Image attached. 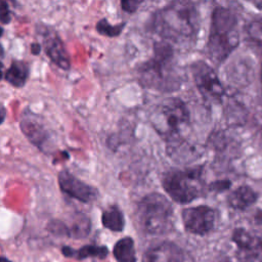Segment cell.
I'll list each match as a JSON object with an SVG mask.
<instances>
[{
	"instance_id": "obj_10",
	"label": "cell",
	"mask_w": 262,
	"mask_h": 262,
	"mask_svg": "<svg viewBox=\"0 0 262 262\" xmlns=\"http://www.w3.org/2000/svg\"><path fill=\"white\" fill-rule=\"evenodd\" d=\"M232 239L237 246L242 262H262V237L238 227L234 229Z\"/></svg>"
},
{
	"instance_id": "obj_6",
	"label": "cell",
	"mask_w": 262,
	"mask_h": 262,
	"mask_svg": "<svg viewBox=\"0 0 262 262\" xmlns=\"http://www.w3.org/2000/svg\"><path fill=\"white\" fill-rule=\"evenodd\" d=\"M137 217L141 228L149 234H163L173 225V206L160 192L144 195L137 207Z\"/></svg>"
},
{
	"instance_id": "obj_26",
	"label": "cell",
	"mask_w": 262,
	"mask_h": 262,
	"mask_svg": "<svg viewBox=\"0 0 262 262\" xmlns=\"http://www.w3.org/2000/svg\"><path fill=\"white\" fill-rule=\"evenodd\" d=\"M1 110H2V120H1V122H3L4 121V117H5V108H4V106H1Z\"/></svg>"
},
{
	"instance_id": "obj_16",
	"label": "cell",
	"mask_w": 262,
	"mask_h": 262,
	"mask_svg": "<svg viewBox=\"0 0 262 262\" xmlns=\"http://www.w3.org/2000/svg\"><path fill=\"white\" fill-rule=\"evenodd\" d=\"M101 222L105 228L112 231L120 232L124 229L125 225L124 214L118 206L113 205L103 211L101 216Z\"/></svg>"
},
{
	"instance_id": "obj_24",
	"label": "cell",
	"mask_w": 262,
	"mask_h": 262,
	"mask_svg": "<svg viewBox=\"0 0 262 262\" xmlns=\"http://www.w3.org/2000/svg\"><path fill=\"white\" fill-rule=\"evenodd\" d=\"M230 186V182L227 180H221V181H216L212 184H210V189L211 190H215V191H223L225 189H227Z\"/></svg>"
},
{
	"instance_id": "obj_27",
	"label": "cell",
	"mask_w": 262,
	"mask_h": 262,
	"mask_svg": "<svg viewBox=\"0 0 262 262\" xmlns=\"http://www.w3.org/2000/svg\"><path fill=\"white\" fill-rule=\"evenodd\" d=\"M1 262H11V261H9L8 259H6L5 257H2V258H1Z\"/></svg>"
},
{
	"instance_id": "obj_21",
	"label": "cell",
	"mask_w": 262,
	"mask_h": 262,
	"mask_svg": "<svg viewBox=\"0 0 262 262\" xmlns=\"http://www.w3.org/2000/svg\"><path fill=\"white\" fill-rule=\"evenodd\" d=\"M248 35L252 40L256 42H262V18L249 24Z\"/></svg>"
},
{
	"instance_id": "obj_11",
	"label": "cell",
	"mask_w": 262,
	"mask_h": 262,
	"mask_svg": "<svg viewBox=\"0 0 262 262\" xmlns=\"http://www.w3.org/2000/svg\"><path fill=\"white\" fill-rule=\"evenodd\" d=\"M41 35L43 49L50 60L60 69L64 71L69 70L71 68V59L58 34L55 31L47 28L46 30L42 31Z\"/></svg>"
},
{
	"instance_id": "obj_19",
	"label": "cell",
	"mask_w": 262,
	"mask_h": 262,
	"mask_svg": "<svg viewBox=\"0 0 262 262\" xmlns=\"http://www.w3.org/2000/svg\"><path fill=\"white\" fill-rule=\"evenodd\" d=\"M90 228H91L90 220L86 216L81 215L76 218V220L74 221L71 227L67 226L68 236H71L74 238L86 237L90 231Z\"/></svg>"
},
{
	"instance_id": "obj_2",
	"label": "cell",
	"mask_w": 262,
	"mask_h": 262,
	"mask_svg": "<svg viewBox=\"0 0 262 262\" xmlns=\"http://www.w3.org/2000/svg\"><path fill=\"white\" fill-rule=\"evenodd\" d=\"M139 83L148 89L170 92L181 86V78L176 70L174 50L171 43H154L152 56L137 69Z\"/></svg>"
},
{
	"instance_id": "obj_28",
	"label": "cell",
	"mask_w": 262,
	"mask_h": 262,
	"mask_svg": "<svg viewBox=\"0 0 262 262\" xmlns=\"http://www.w3.org/2000/svg\"><path fill=\"white\" fill-rule=\"evenodd\" d=\"M261 80H262V71H261Z\"/></svg>"
},
{
	"instance_id": "obj_18",
	"label": "cell",
	"mask_w": 262,
	"mask_h": 262,
	"mask_svg": "<svg viewBox=\"0 0 262 262\" xmlns=\"http://www.w3.org/2000/svg\"><path fill=\"white\" fill-rule=\"evenodd\" d=\"M114 256L118 262H136L133 239L129 236L119 239L114 247Z\"/></svg>"
},
{
	"instance_id": "obj_12",
	"label": "cell",
	"mask_w": 262,
	"mask_h": 262,
	"mask_svg": "<svg viewBox=\"0 0 262 262\" xmlns=\"http://www.w3.org/2000/svg\"><path fill=\"white\" fill-rule=\"evenodd\" d=\"M20 128L34 145L44 150L45 144L49 140V132L38 116L32 113H24L20 120Z\"/></svg>"
},
{
	"instance_id": "obj_7",
	"label": "cell",
	"mask_w": 262,
	"mask_h": 262,
	"mask_svg": "<svg viewBox=\"0 0 262 262\" xmlns=\"http://www.w3.org/2000/svg\"><path fill=\"white\" fill-rule=\"evenodd\" d=\"M190 73L204 99L213 103L222 100L225 91L216 72L211 66L204 60H196L190 64Z\"/></svg>"
},
{
	"instance_id": "obj_14",
	"label": "cell",
	"mask_w": 262,
	"mask_h": 262,
	"mask_svg": "<svg viewBox=\"0 0 262 262\" xmlns=\"http://www.w3.org/2000/svg\"><path fill=\"white\" fill-rule=\"evenodd\" d=\"M30 75L29 64L24 60H13L4 73L3 79L16 88H21Z\"/></svg>"
},
{
	"instance_id": "obj_1",
	"label": "cell",
	"mask_w": 262,
	"mask_h": 262,
	"mask_svg": "<svg viewBox=\"0 0 262 262\" xmlns=\"http://www.w3.org/2000/svg\"><path fill=\"white\" fill-rule=\"evenodd\" d=\"M152 27L163 41L188 44L200 31L199 9L192 2H171L155 13Z\"/></svg>"
},
{
	"instance_id": "obj_22",
	"label": "cell",
	"mask_w": 262,
	"mask_h": 262,
	"mask_svg": "<svg viewBox=\"0 0 262 262\" xmlns=\"http://www.w3.org/2000/svg\"><path fill=\"white\" fill-rule=\"evenodd\" d=\"M0 21L2 25H8L11 21V13L6 1H0Z\"/></svg>"
},
{
	"instance_id": "obj_20",
	"label": "cell",
	"mask_w": 262,
	"mask_h": 262,
	"mask_svg": "<svg viewBox=\"0 0 262 262\" xmlns=\"http://www.w3.org/2000/svg\"><path fill=\"white\" fill-rule=\"evenodd\" d=\"M125 26H126V23H120L118 25L113 26L112 24L108 23V20L106 18H101L96 24V31L100 35L113 38V37L119 36L122 33V31L124 30Z\"/></svg>"
},
{
	"instance_id": "obj_3",
	"label": "cell",
	"mask_w": 262,
	"mask_h": 262,
	"mask_svg": "<svg viewBox=\"0 0 262 262\" xmlns=\"http://www.w3.org/2000/svg\"><path fill=\"white\" fill-rule=\"evenodd\" d=\"M237 18L226 7H216L211 16L207 53L215 63L223 62L238 45Z\"/></svg>"
},
{
	"instance_id": "obj_9",
	"label": "cell",
	"mask_w": 262,
	"mask_h": 262,
	"mask_svg": "<svg viewBox=\"0 0 262 262\" xmlns=\"http://www.w3.org/2000/svg\"><path fill=\"white\" fill-rule=\"evenodd\" d=\"M58 185L62 192L82 203H90L97 198L95 187L82 181L69 170L63 169L57 175Z\"/></svg>"
},
{
	"instance_id": "obj_4",
	"label": "cell",
	"mask_w": 262,
	"mask_h": 262,
	"mask_svg": "<svg viewBox=\"0 0 262 262\" xmlns=\"http://www.w3.org/2000/svg\"><path fill=\"white\" fill-rule=\"evenodd\" d=\"M162 186L166 193L178 204H188L204 192L203 167L172 168L162 177Z\"/></svg>"
},
{
	"instance_id": "obj_17",
	"label": "cell",
	"mask_w": 262,
	"mask_h": 262,
	"mask_svg": "<svg viewBox=\"0 0 262 262\" xmlns=\"http://www.w3.org/2000/svg\"><path fill=\"white\" fill-rule=\"evenodd\" d=\"M62 254L66 257L76 256L79 259H85L87 257H97L103 259L107 255V248L104 246H95V245H86L80 248L78 251H74L70 247H62Z\"/></svg>"
},
{
	"instance_id": "obj_5",
	"label": "cell",
	"mask_w": 262,
	"mask_h": 262,
	"mask_svg": "<svg viewBox=\"0 0 262 262\" xmlns=\"http://www.w3.org/2000/svg\"><path fill=\"white\" fill-rule=\"evenodd\" d=\"M189 111L185 102L178 97H169L156 106L150 123L154 129L167 141L180 139L181 132L189 124Z\"/></svg>"
},
{
	"instance_id": "obj_25",
	"label": "cell",
	"mask_w": 262,
	"mask_h": 262,
	"mask_svg": "<svg viewBox=\"0 0 262 262\" xmlns=\"http://www.w3.org/2000/svg\"><path fill=\"white\" fill-rule=\"evenodd\" d=\"M31 51L33 54H39L41 51V45L39 43H33L31 45Z\"/></svg>"
},
{
	"instance_id": "obj_8",
	"label": "cell",
	"mask_w": 262,
	"mask_h": 262,
	"mask_svg": "<svg viewBox=\"0 0 262 262\" xmlns=\"http://www.w3.org/2000/svg\"><path fill=\"white\" fill-rule=\"evenodd\" d=\"M181 217L186 231L198 235H205L214 228L216 212L211 207L201 205L183 209Z\"/></svg>"
},
{
	"instance_id": "obj_15",
	"label": "cell",
	"mask_w": 262,
	"mask_h": 262,
	"mask_svg": "<svg viewBox=\"0 0 262 262\" xmlns=\"http://www.w3.org/2000/svg\"><path fill=\"white\" fill-rule=\"evenodd\" d=\"M258 199V194L248 185H241L228 195V204L236 210H245L253 205Z\"/></svg>"
},
{
	"instance_id": "obj_13",
	"label": "cell",
	"mask_w": 262,
	"mask_h": 262,
	"mask_svg": "<svg viewBox=\"0 0 262 262\" xmlns=\"http://www.w3.org/2000/svg\"><path fill=\"white\" fill-rule=\"evenodd\" d=\"M145 262H192L190 256L173 243H162L150 249Z\"/></svg>"
},
{
	"instance_id": "obj_23",
	"label": "cell",
	"mask_w": 262,
	"mask_h": 262,
	"mask_svg": "<svg viewBox=\"0 0 262 262\" xmlns=\"http://www.w3.org/2000/svg\"><path fill=\"white\" fill-rule=\"evenodd\" d=\"M141 3L142 1H137V0H124L121 2V6L125 12L133 13L137 10V8Z\"/></svg>"
}]
</instances>
